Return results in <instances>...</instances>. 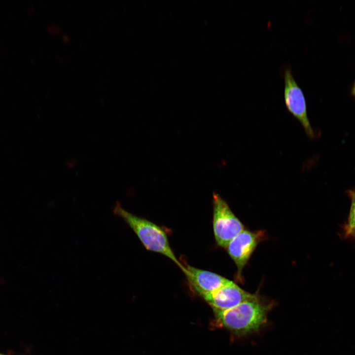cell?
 Listing matches in <instances>:
<instances>
[{
	"label": "cell",
	"mask_w": 355,
	"mask_h": 355,
	"mask_svg": "<svg viewBox=\"0 0 355 355\" xmlns=\"http://www.w3.org/2000/svg\"><path fill=\"white\" fill-rule=\"evenodd\" d=\"M261 237L260 233L244 230L234 238L226 248L237 267V276L241 278L247 263Z\"/></svg>",
	"instance_id": "5"
},
{
	"label": "cell",
	"mask_w": 355,
	"mask_h": 355,
	"mask_svg": "<svg viewBox=\"0 0 355 355\" xmlns=\"http://www.w3.org/2000/svg\"><path fill=\"white\" fill-rule=\"evenodd\" d=\"M0 355H2V354H0Z\"/></svg>",
	"instance_id": "13"
},
{
	"label": "cell",
	"mask_w": 355,
	"mask_h": 355,
	"mask_svg": "<svg viewBox=\"0 0 355 355\" xmlns=\"http://www.w3.org/2000/svg\"><path fill=\"white\" fill-rule=\"evenodd\" d=\"M113 213L130 227L147 249L166 256L175 262L183 273L185 272V267L176 257L170 246L166 234L160 227L128 212L119 202L116 203Z\"/></svg>",
	"instance_id": "1"
},
{
	"label": "cell",
	"mask_w": 355,
	"mask_h": 355,
	"mask_svg": "<svg viewBox=\"0 0 355 355\" xmlns=\"http://www.w3.org/2000/svg\"><path fill=\"white\" fill-rule=\"evenodd\" d=\"M282 74L284 80V97L286 108L301 123L307 136L314 139L315 133L308 117L305 97L293 76L291 67L289 66L285 67Z\"/></svg>",
	"instance_id": "4"
},
{
	"label": "cell",
	"mask_w": 355,
	"mask_h": 355,
	"mask_svg": "<svg viewBox=\"0 0 355 355\" xmlns=\"http://www.w3.org/2000/svg\"><path fill=\"white\" fill-rule=\"evenodd\" d=\"M350 236L354 237L355 238V228L351 231L348 237Z\"/></svg>",
	"instance_id": "12"
},
{
	"label": "cell",
	"mask_w": 355,
	"mask_h": 355,
	"mask_svg": "<svg viewBox=\"0 0 355 355\" xmlns=\"http://www.w3.org/2000/svg\"><path fill=\"white\" fill-rule=\"evenodd\" d=\"M351 93L352 95L355 98V80L351 89Z\"/></svg>",
	"instance_id": "11"
},
{
	"label": "cell",
	"mask_w": 355,
	"mask_h": 355,
	"mask_svg": "<svg viewBox=\"0 0 355 355\" xmlns=\"http://www.w3.org/2000/svg\"><path fill=\"white\" fill-rule=\"evenodd\" d=\"M347 192L351 199L350 211L344 228L345 236L348 237L351 231L355 228V190H348Z\"/></svg>",
	"instance_id": "8"
},
{
	"label": "cell",
	"mask_w": 355,
	"mask_h": 355,
	"mask_svg": "<svg viewBox=\"0 0 355 355\" xmlns=\"http://www.w3.org/2000/svg\"><path fill=\"white\" fill-rule=\"evenodd\" d=\"M62 39L65 43H69L70 42V38L69 36L67 35H64L62 36Z\"/></svg>",
	"instance_id": "10"
},
{
	"label": "cell",
	"mask_w": 355,
	"mask_h": 355,
	"mask_svg": "<svg viewBox=\"0 0 355 355\" xmlns=\"http://www.w3.org/2000/svg\"><path fill=\"white\" fill-rule=\"evenodd\" d=\"M47 30L52 35H60L62 33L61 28L58 25L52 23L48 26Z\"/></svg>",
	"instance_id": "9"
},
{
	"label": "cell",
	"mask_w": 355,
	"mask_h": 355,
	"mask_svg": "<svg viewBox=\"0 0 355 355\" xmlns=\"http://www.w3.org/2000/svg\"><path fill=\"white\" fill-rule=\"evenodd\" d=\"M256 297L230 281L215 291L203 297L213 309L226 310Z\"/></svg>",
	"instance_id": "6"
},
{
	"label": "cell",
	"mask_w": 355,
	"mask_h": 355,
	"mask_svg": "<svg viewBox=\"0 0 355 355\" xmlns=\"http://www.w3.org/2000/svg\"><path fill=\"white\" fill-rule=\"evenodd\" d=\"M184 272L194 290L202 297L210 294L230 280L216 273L187 265Z\"/></svg>",
	"instance_id": "7"
},
{
	"label": "cell",
	"mask_w": 355,
	"mask_h": 355,
	"mask_svg": "<svg viewBox=\"0 0 355 355\" xmlns=\"http://www.w3.org/2000/svg\"><path fill=\"white\" fill-rule=\"evenodd\" d=\"M213 310L222 325L242 335L256 330L265 322L267 308L256 297L229 309Z\"/></svg>",
	"instance_id": "2"
},
{
	"label": "cell",
	"mask_w": 355,
	"mask_h": 355,
	"mask_svg": "<svg viewBox=\"0 0 355 355\" xmlns=\"http://www.w3.org/2000/svg\"><path fill=\"white\" fill-rule=\"evenodd\" d=\"M213 204L214 237L219 246L226 248L234 238L245 230L244 227L218 194H213Z\"/></svg>",
	"instance_id": "3"
}]
</instances>
